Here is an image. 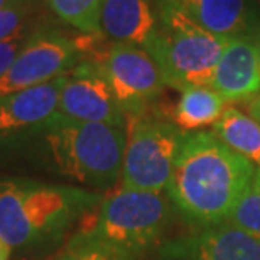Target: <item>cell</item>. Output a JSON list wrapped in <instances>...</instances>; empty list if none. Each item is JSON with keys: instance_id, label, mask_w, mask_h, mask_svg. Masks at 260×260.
Returning a JSON list of instances; mask_svg holds the SVG:
<instances>
[{"instance_id": "obj_6", "label": "cell", "mask_w": 260, "mask_h": 260, "mask_svg": "<svg viewBox=\"0 0 260 260\" xmlns=\"http://www.w3.org/2000/svg\"><path fill=\"white\" fill-rule=\"evenodd\" d=\"M120 186L162 193L173 176L184 130L154 113L127 117Z\"/></svg>"}, {"instance_id": "obj_26", "label": "cell", "mask_w": 260, "mask_h": 260, "mask_svg": "<svg viewBox=\"0 0 260 260\" xmlns=\"http://www.w3.org/2000/svg\"><path fill=\"white\" fill-rule=\"evenodd\" d=\"M253 2H255V5L260 9V0H253Z\"/></svg>"}, {"instance_id": "obj_19", "label": "cell", "mask_w": 260, "mask_h": 260, "mask_svg": "<svg viewBox=\"0 0 260 260\" xmlns=\"http://www.w3.org/2000/svg\"><path fill=\"white\" fill-rule=\"evenodd\" d=\"M226 221L260 238V184L255 179L237 201Z\"/></svg>"}, {"instance_id": "obj_18", "label": "cell", "mask_w": 260, "mask_h": 260, "mask_svg": "<svg viewBox=\"0 0 260 260\" xmlns=\"http://www.w3.org/2000/svg\"><path fill=\"white\" fill-rule=\"evenodd\" d=\"M51 260H128L120 253L110 250L85 232L76 230L75 235Z\"/></svg>"}, {"instance_id": "obj_23", "label": "cell", "mask_w": 260, "mask_h": 260, "mask_svg": "<svg viewBox=\"0 0 260 260\" xmlns=\"http://www.w3.org/2000/svg\"><path fill=\"white\" fill-rule=\"evenodd\" d=\"M10 253H12V248H10L7 243L0 238V260H9Z\"/></svg>"}, {"instance_id": "obj_21", "label": "cell", "mask_w": 260, "mask_h": 260, "mask_svg": "<svg viewBox=\"0 0 260 260\" xmlns=\"http://www.w3.org/2000/svg\"><path fill=\"white\" fill-rule=\"evenodd\" d=\"M29 34H20V36H17V38H12L9 41L0 43V78L9 71L10 64L14 63V59L17 58L19 51L22 49L24 43L27 41Z\"/></svg>"}, {"instance_id": "obj_9", "label": "cell", "mask_w": 260, "mask_h": 260, "mask_svg": "<svg viewBox=\"0 0 260 260\" xmlns=\"http://www.w3.org/2000/svg\"><path fill=\"white\" fill-rule=\"evenodd\" d=\"M58 113L76 122L127 127V117L118 105L107 78L93 61H81L64 75Z\"/></svg>"}, {"instance_id": "obj_4", "label": "cell", "mask_w": 260, "mask_h": 260, "mask_svg": "<svg viewBox=\"0 0 260 260\" xmlns=\"http://www.w3.org/2000/svg\"><path fill=\"white\" fill-rule=\"evenodd\" d=\"M171 215L169 196L120 186L83 218L78 230L122 257L135 260L162 242Z\"/></svg>"}, {"instance_id": "obj_16", "label": "cell", "mask_w": 260, "mask_h": 260, "mask_svg": "<svg viewBox=\"0 0 260 260\" xmlns=\"http://www.w3.org/2000/svg\"><path fill=\"white\" fill-rule=\"evenodd\" d=\"M213 134L233 152L260 166V123L238 108H226L213 123Z\"/></svg>"}, {"instance_id": "obj_24", "label": "cell", "mask_w": 260, "mask_h": 260, "mask_svg": "<svg viewBox=\"0 0 260 260\" xmlns=\"http://www.w3.org/2000/svg\"><path fill=\"white\" fill-rule=\"evenodd\" d=\"M12 2H15V0H0V9L7 7V5H10Z\"/></svg>"}, {"instance_id": "obj_7", "label": "cell", "mask_w": 260, "mask_h": 260, "mask_svg": "<svg viewBox=\"0 0 260 260\" xmlns=\"http://www.w3.org/2000/svg\"><path fill=\"white\" fill-rule=\"evenodd\" d=\"M88 53V61L100 68L125 117L147 112L164 91L162 73L144 48L112 43L103 49L91 46Z\"/></svg>"}, {"instance_id": "obj_11", "label": "cell", "mask_w": 260, "mask_h": 260, "mask_svg": "<svg viewBox=\"0 0 260 260\" xmlns=\"http://www.w3.org/2000/svg\"><path fill=\"white\" fill-rule=\"evenodd\" d=\"M213 90L228 102H248L260 91V44L252 34L230 38L215 68Z\"/></svg>"}, {"instance_id": "obj_2", "label": "cell", "mask_w": 260, "mask_h": 260, "mask_svg": "<svg viewBox=\"0 0 260 260\" xmlns=\"http://www.w3.org/2000/svg\"><path fill=\"white\" fill-rule=\"evenodd\" d=\"M257 166L221 142L213 132H184L168 196L198 228L226 221L253 183Z\"/></svg>"}, {"instance_id": "obj_22", "label": "cell", "mask_w": 260, "mask_h": 260, "mask_svg": "<svg viewBox=\"0 0 260 260\" xmlns=\"http://www.w3.org/2000/svg\"><path fill=\"white\" fill-rule=\"evenodd\" d=\"M248 115L260 123V95L253 96L252 100H248Z\"/></svg>"}, {"instance_id": "obj_3", "label": "cell", "mask_w": 260, "mask_h": 260, "mask_svg": "<svg viewBox=\"0 0 260 260\" xmlns=\"http://www.w3.org/2000/svg\"><path fill=\"white\" fill-rule=\"evenodd\" d=\"M102 200L78 186L0 174V238L14 252H43L63 240Z\"/></svg>"}, {"instance_id": "obj_5", "label": "cell", "mask_w": 260, "mask_h": 260, "mask_svg": "<svg viewBox=\"0 0 260 260\" xmlns=\"http://www.w3.org/2000/svg\"><path fill=\"white\" fill-rule=\"evenodd\" d=\"M155 15L157 27L145 51L157 63L166 86L181 91L210 86L230 38L201 29L169 0H155Z\"/></svg>"}, {"instance_id": "obj_12", "label": "cell", "mask_w": 260, "mask_h": 260, "mask_svg": "<svg viewBox=\"0 0 260 260\" xmlns=\"http://www.w3.org/2000/svg\"><path fill=\"white\" fill-rule=\"evenodd\" d=\"M63 80L59 76L44 85L0 95V144L38 128L58 112Z\"/></svg>"}, {"instance_id": "obj_15", "label": "cell", "mask_w": 260, "mask_h": 260, "mask_svg": "<svg viewBox=\"0 0 260 260\" xmlns=\"http://www.w3.org/2000/svg\"><path fill=\"white\" fill-rule=\"evenodd\" d=\"M226 110V100L211 86H191L181 91L171 117L181 130L213 125Z\"/></svg>"}, {"instance_id": "obj_25", "label": "cell", "mask_w": 260, "mask_h": 260, "mask_svg": "<svg viewBox=\"0 0 260 260\" xmlns=\"http://www.w3.org/2000/svg\"><path fill=\"white\" fill-rule=\"evenodd\" d=\"M255 181L260 184V166H257V173H255Z\"/></svg>"}, {"instance_id": "obj_13", "label": "cell", "mask_w": 260, "mask_h": 260, "mask_svg": "<svg viewBox=\"0 0 260 260\" xmlns=\"http://www.w3.org/2000/svg\"><path fill=\"white\" fill-rule=\"evenodd\" d=\"M157 27L152 0H105L100 15V34L112 43L147 48Z\"/></svg>"}, {"instance_id": "obj_1", "label": "cell", "mask_w": 260, "mask_h": 260, "mask_svg": "<svg viewBox=\"0 0 260 260\" xmlns=\"http://www.w3.org/2000/svg\"><path fill=\"white\" fill-rule=\"evenodd\" d=\"M125 140L122 127L76 122L56 112L38 128L0 144V169L44 173L107 191L120 181Z\"/></svg>"}, {"instance_id": "obj_14", "label": "cell", "mask_w": 260, "mask_h": 260, "mask_svg": "<svg viewBox=\"0 0 260 260\" xmlns=\"http://www.w3.org/2000/svg\"><path fill=\"white\" fill-rule=\"evenodd\" d=\"M201 29L221 38L252 34L255 14L248 0H169Z\"/></svg>"}, {"instance_id": "obj_20", "label": "cell", "mask_w": 260, "mask_h": 260, "mask_svg": "<svg viewBox=\"0 0 260 260\" xmlns=\"http://www.w3.org/2000/svg\"><path fill=\"white\" fill-rule=\"evenodd\" d=\"M36 12L34 0H15L0 9V43L30 32V19Z\"/></svg>"}, {"instance_id": "obj_8", "label": "cell", "mask_w": 260, "mask_h": 260, "mask_svg": "<svg viewBox=\"0 0 260 260\" xmlns=\"http://www.w3.org/2000/svg\"><path fill=\"white\" fill-rule=\"evenodd\" d=\"M78 41L53 29H38L29 34L9 71L0 78V95L44 85L64 76L80 63Z\"/></svg>"}, {"instance_id": "obj_17", "label": "cell", "mask_w": 260, "mask_h": 260, "mask_svg": "<svg viewBox=\"0 0 260 260\" xmlns=\"http://www.w3.org/2000/svg\"><path fill=\"white\" fill-rule=\"evenodd\" d=\"M51 12L86 36L100 34V15L105 0H46Z\"/></svg>"}, {"instance_id": "obj_10", "label": "cell", "mask_w": 260, "mask_h": 260, "mask_svg": "<svg viewBox=\"0 0 260 260\" xmlns=\"http://www.w3.org/2000/svg\"><path fill=\"white\" fill-rule=\"evenodd\" d=\"M168 260H260V238L228 221L201 226L162 248Z\"/></svg>"}]
</instances>
